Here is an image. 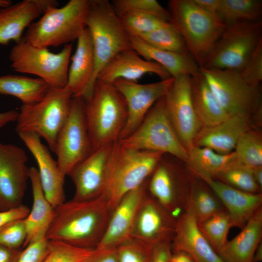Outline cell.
Masks as SVG:
<instances>
[{
	"label": "cell",
	"mask_w": 262,
	"mask_h": 262,
	"mask_svg": "<svg viewBox=\"0 0 262 262\" xmlns=\"http://www.w3.org/2000/svg\"><path fill=\"white\" fill-rule=\"evenodd\" d=\"M112 213L102 196L88 200L72 199L54 208L46 238L80 248L97 247Z\"/></svg>",
	"instance_id": "obj_1"
},
{
	"label": "cell",
	"mask_w": 262,
	"mask_h": 262,
	"mask_svg": "<svg viewBox=\"0 0 262 262\" xmlns=\"http://www.w3.org/2000/svg\"><path fill=\"white\" fill-rule=\"evenodd\" d=\"M164 155L114 143L102 195L112 211L126 194L148 180Z\"/></svg>",
	"instance_id": "obj_2"
},
{
	"label": "cell",
	"mask_w": 262,
	"mask_h": 262,
	"mask_svg": "<svg viewBox=\"0 0 262 262\" xmlns=\"http://www.w3.org/2000/svg\"><path fill=\"white\" fill-rule=\"evenodd\" d=\"M168 10L171 24L182 37L189 54L199 67L202 66L227 25L193 0H171Z\"/></svg>",
	"instance_id": "obj_3"
},
{
	"label": "cell",
	"mask_w": 262,
	"mask_h": 262,
	"mask_svg": "<svg viewBox=\"0 0 262 262\" xmlns=\"http://www.w3.org/2000/svg\"><path fill=\"white\" fill-rule=\"evenodd\" d=\"M90 0H70L63 6H52L26 30L23 39L32 45L48 49L77 40L86 28Z\"/></svg>",
	"instance_id": "obj_4"
},
{
	"label": "cell",
	"mask_w": 262,
	"mask_h": 262,
	"mask_svg": "<svg viewBox=\"0 0 262 262\" xmlns=\"http://www.w3.org/2000/svg\"><path fill=\"white\" fill-rule=\"evenodd\" d=\"M85 114L93 150L117 141L125 125V100L113 83L97 80L85 101Z\"/></svg>",
	"instance_id": "obj_5"
},
{
	"label": "cell",
	"mask_w": 262,
	"mask_h": 262,
	"mask_svg": "<svg viewBox=\"0 0 262 262\" xmlns=\"http://www.w3.org/2000/svg\"><path fill=\"white\" fill-rule=\"evenodd\" d=\"M73 94L66 86L50 87L45 97L33 105H22L16 131L32 133L44 138L54 151L60 131L69 115Z\"/></svg>",
	"instance_id": "obj_6"
},
{
	"label": "cell",
	"mask_w": 262,
	"mask_h": 262,
	"mask_svg": "<svg viewBox=\"0 0 262 262\" xmlns=\"http://www.w3.org/2000/svg\"><path fill=\"white\" fill-rule=\"evenodd\" d=\"M86 28L91 35L95 56L94 86L105 65L120 52L131 49L130 36L108 0H90Z\"/></svg>",
	"instance_id": "obj_7"
},
{
	"label": "cell",
	"mask_w": 262,
	"mask_h": 262,
	"mask_svg": "<svg viewBox=\"0 0 262 262\" xmlns=\"http://www.w3.org/2000/svg\"><path fill=\"white\" fill-rule=\"evenodd\" d=\"M118 141L127 147L169 154L184 162L188 159V151L168 115L164 96L153 105L131 135Z\"/></svg>",
	"instance_id": "obj_8"
},
{
	"label": "cell",
	"mask_w": 262,
	"mask_h": 262,
	"mask_svg": "<svg viewBox=\"0 0 262 262\" xmlns=\"http://www.w3.org/2000/svg\"><path fill=\"white\" fill-rule=\"evenodd\" d=\"M72 45L64 46L58 53L32 45L23 38L12 48L9 58L15 71L37 76L50 87L66 86Z\"/></svg>",
	"instance_id": "obj_9"
},
{
	"label": "cell",
	"mask_w": 262,
	"mask_h": 262,
	"mask_svg": "<svg viewBox=\"0 0 262 262\" xmlns=\"http://www.w3.org/2000/svg\"><path fill=\"white\" fill-rule=\"evenodd\" d=\"M200 67L240 71L262 39V22L227 25Z\"/></svg>",
	"instance_id": "obj_10"
},
{
	"label": "cell",
	"mask_w": 262,
	"mask_h": 262,
	"mask_svg": "<svg viewBox=\"0 0 262 262\" xmlns=\"http://www.w3.org/2000/svg\"><path fill=\"white\" fill-rule=\"evenodd\" d=\"M200 72L229 115L253 116L262 107L260 86L246 82L239 71L200 67Z\"/></svg>",
	"instance_id": "obj_11"
},
{
	"label": "cell",
	"mask_w": 262,
	"mask_h": 262,
	"mask_svg": "<svg viewBox=\"0 0 262 262\" xmlns=\"http://www.w3.org/2000/svg\"><path fill=\"white\" fill-rule=\"evenodd\" d=\"M85 105L82 97L73 96L69 115L56 141L54 152L60 171L65 177L93 151Z\"/></svg>",
	"instance_id": "obj_12"
},
{
	"label": "cell",
	"mask_w": 262,
	"mask_h": 262,
	"mask_svg": "<svg viewBox=\"0 0 262 262\" xmlns=\"http://www.w3.org/2000/svg\"><path fill=\"white\" fill-rule=\"evenodd\" d=\"M164 99L169 119L180 140L188 151L194 146V140L203 127L193 104L191 77L181 75L173 78Z\"/></svg>",
	"instance_id": "obj_13"
},
{
	"label": "cell",
	"mask_w": 262,
	"mask_h": 262,
	"mask_svg": "<svg viewBox=\"0 0 262 262\" xmlns=\"http://www.w3.org/2000/svg\"><path fill=\"white\" fill-rule=\"evenodd\" d=\"M24 150L0 142V211L21 205L29 179Z\"/></svg>",
	"instance_id": "obj_14"
},
{
	"label": "cell",
	"mask_w": 262,
	"mask_h": 262,
	"mask_svg": "<svg viewBox=\"0 0 262 262\" xmlns=\"http://www.w3.org/2000/svg\"><path fill=\"white\" fill-rule=\"evenodd\" d=\"M173 81L171 77L146 84L117 80L113 84L123 96L127 107V118L118 140L131 135L140 125L153 105L165 96Z\"/></svg>",
	"instance_id": "obj_15"
},
{
	"label": "cell",
	"mask_w": 262,
	"mask_h": 262,
	"mask_svg": "<svg viewBox=\"0 0 262 262\" xmlns=\"http://www.w3.org/2000/svg\"><path fill=\"white\" fill-rule=\"evenodd\" d=\"M191 179L162 158L147 180V192L178 219L184 213Z\"/></svg>",
	"instance_id": "obj_16"
},
{
	"label": "cell",
	"mask_w": 262,
	"mask_h": 262,
	"mask_svg": "<svg viewBox=\"0 0 262 262\" xmlns=\"http://www.w3.org/2000/svg\"><path fill=\"white\" fill-rule=\"evenodd\" d=\"M177 222V219L147 192L137 211L131 237L152 246L171 243Z\"/></svg>",
	"instance_id": "obj_17"
},
{
	"label": "cell",
	"mask_w": 262,
	"mask_h": 262,
	"mask_svg": "<svg viewBox=\"0 0 262 262\" xmlns=\"http://www.w3.org/2000/svg\"><path fill=\"white\" fill-rule=\"evenodd\" d=\"M114 143L93 150L70 172L68 176L75 186L73 199L88 200L102 196L108 164Z\"/></svg>",
	"instance_id": "obj_18"
},
{
	"label": "cell",
	"mask_w": 262,
	"mask_h": 262,
	"mask_svg": "<svg viewBox=\"0 0 262 262\" xmlns=\"http://www.w3.org/2000/svg\"><path fill=\"white\" fill-rule=\"evenodd\" d=\"M18 135L36 161L41 185L47 199L53 207H56L65 201V177L38 135L32 133Z\"/></svg>",
	"instance_id": "obj_19"
},
{
	"label": "cell",
	"mask_w": 262,
	"mask_h": 262,
	"mask_svg": "<svg viewBox=\"0 0 262 262\" xmlns=\"http://www.w3.org/2000/svg\"><path fill=\"white\" fill-rule=\"evenodd\" d=\"M147 180L126 194L115 207L102 239L96 248H115L131 237L137 211L147 192Z\"/></svg>",
	"instance_id": "obj_20"
},
{
	"label": "cell",
	"mask_w": 262,
	"mask_h": 262,
	"mask_svg": "<svg viewBox=\"0 0 262 262\" xmlns=\"http://www.w3.org/2000/svg\"><path fill=\"white\" fill-rule=\"evenodd\" d=\"M216 194L229 214L232 227L243 229L262 207V194L246 192L216 179L198 177Z\"/></svg>",
	"instance_id": "obj_21"
},
{
	"label": "cell",
	"mask_w": 262,
	"mask_h": 262,
	"mask_svg": "<svg viewBox=\"0 0 262 262\" xmlns=\"http://www.w3.org/2000/svg\"><path fill=\"white\" fill-rule=\"evenodd\" d=\"M148 73L154 74L161 80L171 77L162 66L145 60L130 49L120 52L110 61L100 71L97 80L111 83L119 79L137 82Z\"/></svg>",
	"instance_id": "obj_22"
},
{
	"label": "cell",
	"mask_w": 262,
	"mask_h": 262,
	"mask_svg": "<svg viewBox=\"0 0 262 262\" xmlns=\"http://www.w3.org/2000/svg\"><path fill=\"white\" fill-rule=\"evenodd\" d=\"M252 116L234 115L214 126L202 127L194 146L206 147L220 154H229L234 149L240 137L252 129Z\"/></svg>",
	"instance_id": "obj_23"
},
{
	"label": "cell",
	"mask_w": 262,
	"mask_h": 262,
	"mask_svg": "<svg viewBox=\"0 0 262 262\" xmlns=\"http://www.w3.org/2000/svg\"><path fill=\"white\" fill-rule=\"evenodd\" d=\"M71 57L66 87L73 96H81L85 101L91 97L93 88L95 61L91 35L86 28L79 37Z\"/></svg>",
	"instance_id": "obj_24"
},
{
	"label": "cell",
	"mask_w": 262,
	"mask_h": 262,
	"mask_svg": "<svg viewBox=\"0 0 262 262\" xmlns=\"http://www.w3.org/2000/svg\"><path fill=\"white\" fill-rule=\"evenodd\" d=\"M171 245L172 252H186L194 262H223L200 231L196 219L186 213L177 219Z\"/></svg>",
	"instance_id": "obj_25"
},
{
	"label": "cell",
	"mask_w": 262,
	"mask_h": 262,
	"mask_svg": "<svg viewBox=\"0 0 262 262\" xmlns=\"http://www.w3.org/2000/svg\"><path fill=\"white\" fill-rule=\"evenodd\" d=\"M29 179L33 204L25 218L27 237L22 247L46 238L54 213V208L48 201L42 190L37 168L30 167Z\"/></svg>",
	"instance_id": "obj_26"
},
{
	"label": "cell",
	"mask_w": 262,
	"mask_h": 262,
	"mask_svg": "<svg viewBox=\"0 0 262 262\" xmlns=\"http://www.w3.org/2000/svg\"><path fill=\"white\" fill-rule=\"evenodd\" d=\"M131 49L146 60L162 66L171 77H190L200 72V67L189 53L164 50L148 45L137 36H130Z\"/></svg>",
	"instance_id": "obj_27"
},
{
	"label": "cell",
	"mask_w": 262,
	"mask_h": 262,
	"mask_svg": "<svg viewBox=\"0 0 262 262\" xmlns=\"http://www.w3.org/2000/svg\"><path fill=\"white\" fill-rule=\"evenodd\" d=\"M35 0H23L0 9V44L22 39L23 32L42 15Z\"/></svg>",
	"instance_id": "obj_28"
},
{
	"label": "cell",
	"mask_w": 262,
	"mask_h": 262,
	"mask_svg": "<svg viewBox=\"0 0 262 262\" xmlns=\"http://www.w3.org/2000/svg\"><path fill=\"white\" fill-rule=\"evenodd\" d=\"M262 238V207L218 254L223 262H253L254 253Z\"/></svg>",
	"instance_id": "obj_29"
},
{
	"label": "cell",
	"mask_w": 262,
	"mask_h": 262,
	"mask_svg": "<svg viewBox=\"0 0 262 262\" xmlns=\"http://www.w3.org/2000/svg\"><path fill=\"white\" fill-rule=\"evenodd\" d=\"M191 88L194 110L203 127L214 126L229 117L200 72L191 77Z\"/></svg>",
	"instance_id": "obj_30"
},
{
	"label": "cell",
	"mask_w": 262,
	"mask_h": 262,
	"mask_svg": "<svg viewBox=\"0 0 262 262\" xmlns=\"http://www.w3.org/2000/svg\"><path fill=\"white\" fill-rule=\"evenodd\" d=\"M201 181L191 178L184 209V213L192 215L197 223L226 212L216 194L201 179Z\"/></svg>",
	"instance_id": "obj_31"
},
{
	"label": "cell",
	"mask_w": 262,
	"mask_h": 262,
	"mask_svg": "<svg viewBox=\"0 0 262 262\" xmlns=\"http://www.w3.org/2000/svg\"><path fill=\"white\" fill-rule=\"evenodd\" d=\"M49 88L45 82L38 78L12 74L0 77V94L16 97L22 105L38 102Z\"/></svg>",
	"instance_id": "obj_32"
},
{
	"label": "cell",
	"mask_w": 262,
	"mask_h": 262,
	"mask_svg": "<svg viewBox=\"0 0 262 262\" xmlns=\"http://www.w3.org/2000/svg\"><path fill=\"white\" fill-rule=\"evenodd\" d=\"M236 161L234 151L220 154L206 147L193 146L188 150L185 162L189 170L195 175L215 179L228 165Z\"/></svg>",
	"instance_id": "obj_33"
},
{
	"label": "cell",
	"mask_w": 262,
	"mask_h": 262,
	"mask_svg": "<svg viewBox=\"0 0 262 262\" xmlns=\"http://www.w3.org/2000/svg\"><path fill=\"white\" fill-rule=\"evenodd\" d=\"M217 16L226 25L261 21L262 1L260 0H220Z\"/></svg>",
	"instance_id": "obj_34"
},
{
	"label": "cell",
	"mask_w": 262,
	"mask_h": 262,
	"mask_svg": "<svg viewBox=\"0 0 262 262\" xmlns=\"http://www.w3.org/2000/svg\"><path fill=\"white\" fill-rule=\"evenodd\" d=\"M236 162L253 168L262 166V136L260 131L252 129L240 137L234 150Z\"/></svg>",
	"instance_id": "obj_35"
},
{
	"label": "cell",
	"mask_w": 262,
	"mask_h": 262,
	"mask_svg": "<svg viewBox=\"0 0 262 262\" xmlns=\"http://www.w3.org/2000/svg\"><path fill=\"white\" fill-rule=\"evenodd\" d=\"M197 224L204 237L218 254L228 243V235L232 227L229 214L227 212L220 213Z\"/></svg>",
	"instance_id": "obj_36"
},
{
	"label": "cell",
	"mask_w": 262,
	"mask_h": 262,
	"mask_svg": "<svg viewBox=\"0 0 262 262\" xmlns=\"http://www.w3.org/2000/svg\"><path fill=\"white\" fill-rule=\"evenodd\" d=\"M215 179L246 192L262 193V189L254 180L252 168L238 164L236 161L221 171Z\"/></svg>",
	"instance_id": "obj_37"
},
{
	"label": "cell",
	"mask_w": 262,
	"mask_h": 262,
	"mask_svg": "<svg viewBox=\"0 0 262 262\" xmlns=\"http://www.w3.org/2000/svg\"><path fill=\"white\" fill-rule=\"evenodd\" d=\"M139 37L151 46L159 49L189 53L182 37L171 23Z\"/></svg>",
	"instance_id": "obj_38"
},
{
	"label": "cell",
	"mask_w": 262,
	"mask_h": 262,
	"mask_svg": "<svg viewBox=\"0 0 262 262\" xmlns=\"http://www.w3.org/2000/svg\"><path fill=\"white\" fill-rule=\"evenodd\" d=\"M118 17L130 36L139 37L171 23L155 16L143 13H126Z\"/></svg>",
	"instance_id": "obj_39"
},
{
	"label": "cell",
	"mask_w": 262,
	"mask_h": 262,
	"mask_svg": "<svg viewBox=\"0 0 262 262\" xmlns=\"http://www.w3.org/2000/svg\"><path fill=\"white\" fill-rule=\"evenodd\" d=\"M111 2L118 16L130 13H143L171 22V15L168 9L156 0H114Z\"/></svg>",
	"instance_id": "obj_40"
},
{
	"label": "cell",
	"mask_w": 262,
	"mask_h": 262,
	"mask_svg": "<svg viewBox=\"0 0 262 262\" xmlns=\"http://www.w3.org/2000/svg\"><path fill=\"white\" fill-rule=\"evenodd\" d=\"M94 249L80 248L63 242L49 240L48 251L42 262H84Z\"/></svg>",
	"instance_id": "obj_41"
},
{
	"label": "cell",
	"mask_w": 262,
	"mask_h": 262,
	"mask_svg": "<svg viewBox=\"0 0 262 262\" xmlns=\"http://www.w3.org/2000/svg\"><path fill=\"white\" fill-rule=\"evenodd\" d=\"M117 262H152L153 246L131 237L115 248Z\"/></svg>",
	"instance_id": "obj_42"
},
{
	"label": "cell",
	"mask_w": 262,
	"mask_h": 262,
	"mask_svg": "<svg viewBox=\"0 0 262 262\" xmlns=\"http://www.w3.org/2000/svg\"><path fill=\"white\" fill-rule=\"evenodd\" d=\"M26 237L25 219L10 222L0 228V246L19 249L23 247Z\"/></svg>",
	"instance_id": "obj_43"
},
{
	"label": "cell",
	"mask_w": 262,
	"mask_h": 262,
	"mask_svg": "<svg viewBox=\"0 0 262 262\" xmlns=\"http://www.w3.org/2000/svg\"><path fill=\"white\" fill-rule=\"evenodd\" d=\"M239 72L246 82L253 86H260L262 81V39Z\"/></svg>",
	"instance_id": "obj_44"
},
{
	"label": "cell",
	"mask_w": 262,
	"mask_h": 262,
	"mask_svg": "<svg viewBox=\"0 0 262 262\" xmlns=\"http://www.w3.org/2000/svg\"><path fill=\"white\" fill-rule=\"evenodd\" d=\"M22 249L16 262H42L49 249V240L46 238L31 243Z\"/></svg>",
	"instance_id": "obj_45"
},
{
	"label": "cell",
	"mask_w": 262,
	"mask_h": 262,
	"mask_svg": "<svg viewBox=\"0 0 262 262\" xmlns=\"http://www.w3.org/2000/svg\"><path fill=\"white\" fill-rule=\"evenodd\" d=\"M30 209L23 204L8 210L0 211V228L6 224L27 217Z\"/></svg>",
	"instance_id": "obj_46"
},
{
	"label": "cell",
	"mask_w": 262,
	"mask_h": 262,
	"mask_svg": "<svg viewBox=\"0 0 262 262\" xmlns=\"http://www.w3.org/2000/svg\"><path fill=\"white\" fill-rule=\"evenodd\" d=\"M84 262H117L115 248H95Z\"/></svg>",
	"instance_id": "obj_47"
},
{
	"label": "cell",
	"mask_w": 262,
	"mask_h": 262,
	"mask_svg": "<svg viewBox=\"0 0 262 262\" xmlns=\"http://www.w3.org/2000/svg\"><path fill=\"white\" fill-rule=\"evenodd\" d=\"M172 255L170 243L157 244L153 246L152 262H171Z\"/></svg>",
	"instance_id": "obj_48"
},
{
	"label": "cell",
	"mask_w": 262,
	"mask_h": 262,
	"mask_svg": "<svg viewBox=\"0 0 262 262\" xmlns=\"http://www.w3.org/2000/svg\"><path fill=\"white\" fill-rule=\"evenodd\" d=\"M21 250L0 246V262H16Z\"/></svg>",
	"instance_id": "obj_49"
},
{
	"label": "cell",
	"mask_w": 262,
	"mask_h": 262,
	"mask_svg": "<svg viewBox=\"0 0 262 262\" xmlns=\"http://www.w3.org/2000/svg\"><path fill=\"white\" fill-rule=\"evenodd\" d=\"M199 7L209 13L217 15L220 0H193Z\"/></svg>",
	"instance_id": "obj_50"
},
{
	"label": "cell",
	"mask_w": 262,
	"mask_h": 262,
	"mask_svg": "<svg viewBox=\"0 0 262 262\" xmlns=\"http://www.w3.org/2000/svg\"><path fill=\"white\" fill-rule=\"evenodd\" d=\"M19 111L12 110L0 113V129L13 121L16 120Z\"/></svg>",
	"instance_id": "obj_51"
},
{
	"label": "cell",
	"mask_w": 262,
	"mask_h": 262,
	"mask_svg": "<svg viewBox=\"0 0 262 262\" xmlns=\"http://www.w3.org/2000/svg\"><path fill=\"white\" fill-rule=\"evenodd\" d=\"M171 262H194L192 258L183 251L172 252Z\"/></svg>",
	"instance_id": "obj_52"
},
{
	"label": "cell",
	"mask_w": 262,
	"mask_h": 262,
	"mask_svg": "<svg viewBox=\"0 0 262 262\" xmlns=\"http://www.w3.org/2000/svg\"><path fill=\"white\" fill-rule=\"evenodd\" d=\"M253 175L254 180L260 187L262 189V166L252 168Z\"/></svg>",
	"instance_id": "obj_53"
},
{
	"label": "cell",
	"mask_w": 262,
	"mask_h": 262,
	"mask_svg": "<svg viewBox=\"0 0 262 262\" xmlns=\"http://www.w3.org/2000/svg\"><path fill=\"white\" fill-rule=\"evenodd\" d=\"M262 261V243L258 246L253 257V262H260Z\"/></svg>",
	"instance_id": "obj_54"
},
{
	"label": "cell",
	"mask_w": 262,
	"mask_h": 262,
	"mask_svg": "<svg viewBox=\"0 0 262 262\" xmlns=\"http://www.w3.org/2000/svg\"><path fill=\"white\" fill-rule=\"evenodd\" d=\"M12 5V2L9 0H0V9L6 8Z\"/></svg>",
	"instance_id": "obj_55"
}]
</instances>
